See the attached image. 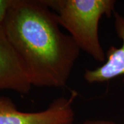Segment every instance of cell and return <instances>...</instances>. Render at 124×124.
Wrapping results in <instances>:
<instances>
[{
	"label": "cell",
	"instance_id": "obj_1",
	"mask_svg": "<svg viewBox=\"0 0 124 124\" xmlns=\"http://www.w3.org/2000/svg\"><path fill=\"white\" fill-rule=\"evenodd\" d=\"M2 26L32 86L66 84L81 50L43 0H13Z\"/></svg>",
	"mask_w": 124,
	"mask_h": 124
},
{
	"label": "cell",
	"instance_id": "obj_2",
	"mask_svg": "<svg viewBox=\"0 0 124 124\" xmlns=\"http://www.w3.org/2000/svg\"><path fill=\"white\" fill-rule=\"evenodd\" d=\"M54 14L58 23L69 32L80 50L104 63L106 53L99 37V23L103 15L111 17L114 0H43Z\"/></svg>",
	"mask_w": 124,
	"mask_h": 124
},
{
	"label": "cell",
	"instance_id": "obj_3",
	"mask_svg": "<svg viewBox=\"0 0 124 124\" xmlns=\"http://www.w3.org/2000/svg\"><path fill=\"white\" fill-rule=\"evenodd\" d=\"M76 95L72 92L70 98H57L46 110L37 112L19 111L10 98L0 96V124H72Z\"/></svg>",
	"mask_w": 124,
	"mask_h": 124
},
{
	"label": "cell",
	"instance_id": "obj_4",
	"mask_svg": "<svg viewBox=\"0 0 124 124\" xmlns=\"http://www.w3.org/2000/svg\"><path fill=\"white\" fill-rule=\"evenodd\" d=\"M32 88L26 71L19 57L0 24V90H10L27 94Z\"/></svg>",
	"mask_w": 124,
	"mask_h": 124
},
{
	"label": "cell",
	"instance_id": "obj_5",
	"mask_svg": "<svg viewBox=\"0 0 124 124\" xmlns=\"http://www.w3.org/2000/svg\"><path fill=\"white\" fill-rule=\"evenodd\" d=\"M115 28L117 37L122 41L121 46H110L106 53V61L101 66L93 70H85L84 79L89 84L104 83L124 76V16L115 11Z\"/></svg>",
	"mask_w": 124,
	"mask_h": 124
},
{
	"label": "cell",
	"instance_id": "obj_6",
	"mask_svg": "<svg viewBox=\"0 0 124 124\" xmlns=\"http://www.w3.org/2000/svg\"><path fill=\"white\" fill-rule=\"evenodd\" d=\"M13 0H0V24L4 22L9 6Z\"/></svg>",
	"mask_w": 124,
	"mask_h": 124
},
{
	"label": "cell",
	"instance_id": "obj_7",
	"mask_svg": "<svg viewBox=\"0 0 124 124\" xmlns=\"http://www.w3.org/2000/svg\"><path fill=\"white\" fill-rule=\"evenodd\" d=\"M82 124H116L114 121L104 119L86 120Z\"/></svg>",
	"mask_w": 124,
	"mask_h": 124
}]
</instances>
